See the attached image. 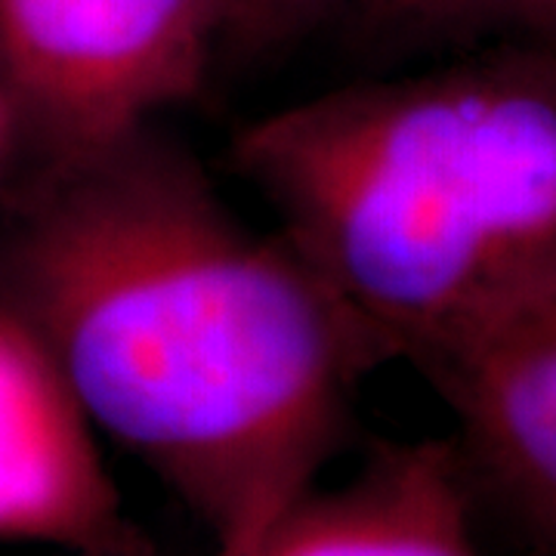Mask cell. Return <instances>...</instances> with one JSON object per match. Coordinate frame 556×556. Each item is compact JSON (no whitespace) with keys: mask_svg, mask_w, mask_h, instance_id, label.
Returning <instances> with one entry per match:
<instances>
[{"mask_svg":"<svg viewBox=\"0 0 556 556\" xmlns=\"http://www.w3.org/2000/svg\"><path fill=\"white\" fill-rule=\"evenodd\" d=\"M538 556H556V551H547V554H538Z\"/></svg>","mask_w":556,"mask_h":556,"instance_id":"obj_11","label":"cell"},{"mask_svg":"<svg viewBox=\"0 0 556 556\" xmlns=\"http://www.w3.org/2000/svg\"><path fill=\"white\" fill-rule=\"evenodd\" d=\"M455 417L473 495L556 551V291L417 368Z\"/></svg>","mask_w":556,"mask_h":556,"instance_id":"obj_4","label":"cell"},{"mask_svg":"<svg viewBox=\"0 0 556 556\" xmlns=\"http://www.w3.org/2000/svg\"><path fill=\"white\" fill-rule=\"evenodd\" d=\"M0 538L40 547H146L121 510L97 433L38 343L0 306Z\"/></svg>","mask_w":556,"mask_h":556,"instance_id":"obj_5","label":"cell"},{"mask_svg":"<svg viewBox=\"0 0 556 556\" xmlns=\"http://www.w3.org/2000/svg\"><path fill=\"white\" fill-rule=\"evenodd\" d=\"M219 56L223 0H0V84L28 164L159 124Z\"/></svg>","mask_w":556,"mask_h":556,"instance_id":"obj_3","label":"cell"},{"mask_svg":"<svg viewBox=\"0 0 556 556\" xmlns=\"http://www.w3.org/2000/svg\"><path fill=\"white\" fill-rule=\"evenodd\" d=\"M0 306L214 556L251 554L316 485L362 380L390 362L159 124L28 164L0 219Z\"/></svg>","mask_w":556,"mask_h":556,"instance_id":"obj_1","label":"cell"},{"mask_svg":"<svg viewBox=\"0 0 556 556\" xmlns=\"http://www.w3.org/2000/svg\"><path fill=\"white\" fill-rule=\"evenodd\" d=\"M25 155V139H22V124L13 100L7 97L3 84H0V179L7 177V167L13 161Z\"/></svg>","mask_w":556,"mask_h":556,"instance_id":"obj_9","label":"cell"},{"mask_svg":"<svg viewBox=\"0 0 556 556\" xmlns=\"http://www.w3.org/2000/svg\"><path fill=\"white\" fill-rule=\"evenodd\" d=\"M380 35L460 50L489 43L541 47L556 53V0H356Z\"/></svg>","mask_w":556,"mask_h":556,"instance_id":"obj_7","label":"cell"},{"mask_svg":"<svg viewBox=\"0 0 556 556\" xmlns=\"http://www.w3.org/2000/svg\"><path fill=\"white\" fill-rule=\"evenodd\" d=\"M343 7H356V0H223V56L260 53L300 38Z\"/></svg>","mask_w":556,"mask_h":556,"instance_id":"obj_8","label":"cell"},{"mask_svg":"<svg viewBox=\"0 0 556 556\" xmlns=\"http://www.w3.org/2000/svg\"><path fill=\"white\" fill-rule=\"evenodd\" d=\"M22 556H167V554H161L155 544H146V547H127V551H112V547H43L40 554H22Z\"/></svg>","mask_w":556,"mask_h":556,"instance_id":"obj_10","label":"cell"},{"mask_svg":"<svg viewBox=\"0 0 556 556\" xmlns=\"http://www.w3.org/2000/svg\"><path fill=\"white\" fill-rule=\"evenodd\" d=\"M248 556H485L452 439L380 442L353 477L306 489Z\"/></svg>","mask_w":556,"mask_h":556,"instance_id":"obj_6","label":"cell"},{"mask_svg":"<svg viewBox=\"0 0 556 556\" xmlns=\"http://www.w3.org/2000/svg\"><path fill=\"white\" fill-rule=\"evenodd\" d=\"M229 161L387 358L556 291V53L489 43L241 124Z\"/></svg>","mask_w":556,"mask_h":556,"instance_id":"obj_2","label":"cell"}]
</instances>
